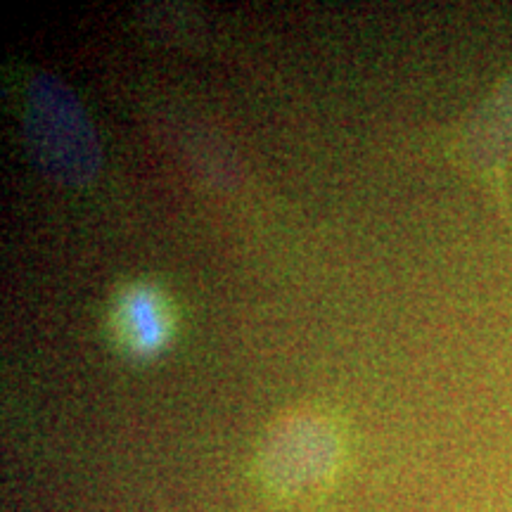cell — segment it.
Wrapping results in <instances>:
<instances>
[{"mask_svg": "<svg viewBox=\"0 0 512 512\" xmlns=\"http://www.w3.org/2000/svg\"><path fill=\"white\" fill-rule=\"evenodd\" d=\"M27 136L43 169L62 183L83 185L100 166V147L86 112L67 86L36 76L27 93Z\"/></svg>", "mask_w": 512, "mask_h": 512, "instance_id": "obj_1", "label": "cell"}, {"mask_svg": "<svg viewBox=\"0 0 512 512\" xmlns=\"http://www.w3.org/2000/svg\"><path fill=\"white\" fill-rule=\"evenodd\" d=\"M335 451V434L323 420L297 415L271 432L261 463L268 482L292 494L323 482L335 463Z\"/></svg>", "mask_w": 512, "mask_h": 512, "instance_id": "obj_2", "label": "cell"}, {"mask_svg": "<svg viewBox=\"0 0 512 512\" xmlns=\"http://www.w3.org/2000/svg\"><path fill=\"white\" fill-rule=\"evenodd\" d=\"M121 313H124L126 337L136 347L152 349L162 342L164 316L155 297H150L147 292L131 294V297H126V304L121 306Z\"/></svg>", "mask_w": 512, "mask_h": 512, "instance_id": "obj_3", "label": "cell"}]
</instances>
